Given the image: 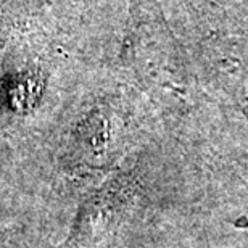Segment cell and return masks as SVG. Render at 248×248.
Here are the masks:
<instances>
[{"label":"cell","mask_w":248,"mask_h":248,"mask_svg":"<svg viewBox=\"0 0 248 248\" xmlns=\"http://www.w3.org/2000/svg\"><path fill=\"white\" fill-rule=\"evenodd\" d=\"M139 195L136 170L115 171L98 188L81 203L73 219L66 248H91L115 232Z\"/></svg>","instance_id":"1"}]
</instances>
